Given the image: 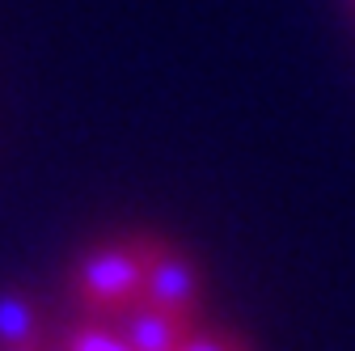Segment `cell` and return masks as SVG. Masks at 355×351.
<instances>
[{
    "instance_id": "obj_1",
    "label": "cell",
    "mask_w": 355,
    "mask_h": 351,
    "mask_svg": "<svg viewBox=\"0 0 355 351\" xmlns=\"http://www.w3.org/2000/svg\"><path fill=\"white\" fill-rule=\"evenodd\" d=\"M68 300L76 318L114 322L136 300H144V258L136 246V233H119L94 241L68 275Z\"/></svg>"
},
{
    "instance_id": "obj_2",
    "label": "cell",
    "mask_w": 355,
    "mask_h": 351,
    "mask_svg": "<svg viewBox=\"0 0 355 351\" xmlns=\"http://www.w3.org/2000/svg\"><path fill=\"white\" fill-rule=\"evenodd\" d=\"M136 246L144 258V300L187 322H203L207 284H203L199 262L165 233L136 229Z\"/></svg>"
},
{
    "instance_id": "obj_3",
    "label": "cell",
    "mask_w": 355,
    "mask_h": 351,
    "mask_svg": "<svg viewBox=\"0 0 355 351\" xmlns=\"http://www.w3.org/2000/svg\"><path fill=\"white\" fill-rule=\"evenodd\" d=\"M0 351H55V330L30 292H0Z\"/></svg>"
},
{
    "instance_id": "obj_4",
    "label": "cell",
    "mask_w": 355,
    "mask_h": 351,
    "mask_svg": "<svg viewBox=\"0 0 355 351\" xmlns=\"http://www.w3.org/2000/svg\"><path fill=\"white\" fill-rule=\"evenodd\" d=\"M114 326L123 330L131 351H178L199 322H187L178 314L157 309V305H148V300H136L123 318H114Z\"/></svg>"
},
{
    "instance_id": "obj_5",
    "label": "cell",
    "mask_w": 355,
    "mask_h": 351,
    "mask_svg": "<svg viewBox=\"0 0 355 351\" xmlns=\"http://www.w3.org/2000/svg\"><path fill=\"white\" fill-rule=\"evenodd\" d=\"M55 351H131V343L123 339V330L114 322L72 314V322L55 334Z\"/></svg>"
},
{
    "instance_id": "obj_6",
    "label": "cell",
    "mask_w": 355,
    "mask_h": 351,
    "mask_svg": "<svg viewBox=\"0 0 355 351\" xmlns=\"http://www.w3.org/2000/svg\"><path fill=\"white\" fill-rule=\"evenodd\" d=\"M178 351H258L250 334L233 330V326H211V322H199L187 343L178 347Z\"/></svg>"
}]
</instances>
